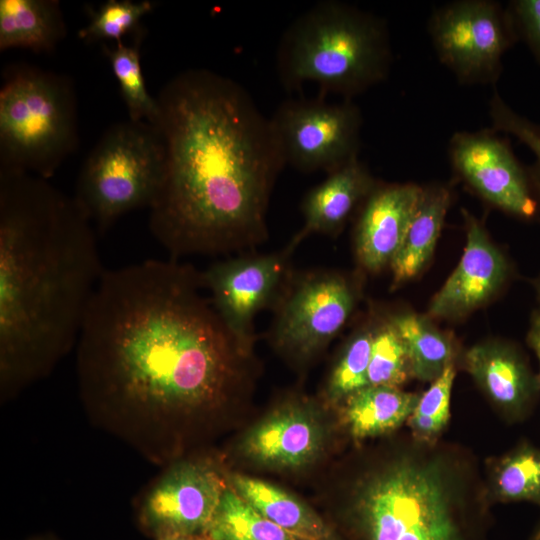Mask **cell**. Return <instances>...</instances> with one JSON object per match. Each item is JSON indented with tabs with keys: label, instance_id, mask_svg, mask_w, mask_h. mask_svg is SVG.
<instances>
[{
	"label": "cell",
	"instance_id": "6da1fadb",
	"mask_svg": "<svg viewBox=\"0 0 540 540\" xmlns=\"http://www.w3.org/2000/svg\"><path fill=\"white\" fill-rule=\"evenodd\" d=\"M205 292L201 271L171 258L106 269L75 347L90 422L155 465L183 458L190 428L222 412L248 376L252 350Z\"/></svg>",
	"mask_w": 540,
	"mask_h": 540
},
{
	"label": "cell",
	"instance_id": "7a4b0ae2",
	"mask_svg": "<svg viewBox=\"0 0 540 540\" xmlns=\"http://www.w3.org/2000/svg\"><path fill=\"white\" fill-rule=\"evenodd\" d=\"M166 165L149 229L171 259L252 252L285 166L269 117L233 79L185 70L156 97Z\"/></svg>",
	"mask_w": 540,
	"mask_h": 540
},
{
	"label": "cell",
	"instance_id": "3957f363",
	"mask_svg": "<svg viewBox=\"0 0 540 540\" xmlns=\"http://www.w3.org/2000/svg\"><path fill=\"white\" fill-rule=\"evenodd\" d=\"M94 226L73 196L0 170V399L52 373L76 347L102 278Z\"/></svg>",
	"mask_w": 540,
	"mask_h": 540
},
{
	"label": "cell",
	"instance_id": "277c9868",
	"mask_svg": "<svg viewBox=\"0 0 540 540\" xmlns=\"http://www.w3.org/2000/svg\"><path fill=\"white\" fill-rule=\"evenodd\" d=\"M489 503L469 451L409 434L356 478L349 513L363 540H473Z\"/></svg>",
	"mask_w": 540,
	"mask_h": 540
},
{
	"label": "cell",
	"instance_id": "5b68a950",
	"mask_svg": "<svg viewBox=\"0 0 540 540\" xmlns=\"http://www.w3.org/2000/svg\"><path fill=\"white\" fill-rule=\"evenodd\" d=\"M393 61L386 22L338 0H322L285 29L276 69L287 89L311 82L327 94L351 100L385 81Z\"/></svg>",
	"mask_w": 540,
	"mask_h": 540
},
{
	"label": "cell",
	"instance_id": "8992f818",
	"mask_svg": "<svg viewBox=\"0 0 540 540\" xmlns=\"http://www.w3.org/2000/svg\"><path fill=\"white\" fill-rule=\"evenodd\" d=\"M78 140L72 81L30 65L7 67L0 89V170L50 180Z\"/></svg>",
	"mask_w": 540,
	"mask_h": 540
},
{
	"label": "cell",
	"instance_id": "52a82bcc",
	"mask_svg": "<svg viewBox=\"0 0 540 540\" xmlns=\"http://www.w3.org/2000/svg\"><path fill=\"white\" fill-rule=\"evenodd\" d=\"M165 165L166 147L156 126L130 119L113 124L83 162L73 198L103 234L127 213L151 207Z\"/></svg>",
	"mask_w": 540,
	"mask_h": 540
},
{
	"label": "cell",
	"instance_id": "ba28073f",
	"mask_svg": "<svg viewBox=\"0 0 540 540\" xmlns=\"http://www.w3.org/2000/svg\"><path fill=\"white\" fill-rule=\"evenodd\" d=\"M427 31L439 62L462 85L495 84L518 42L506 6L493 0L445 3L431 13Z\"/></svg>",
	"mask_w": 540,
	"mask_h": 540
},
{
	"label": "cell",
	"instance_id": "9c48e42d",
	"mask_svg": "<svg viewBox=\"0 0 540 540\" xmlns=\"http://www.w3.org/2000/svg\"><path fill=\"white\" fill-rule=\"evenodd\" d=\"M356 302L355 286L341 272L291 271L273 306L270 341L283 354L309 361L341 331Z\"/></svg>",
	"mask_w": 540,
	"mask_h": 540
},
{
	"label": "cell",
	"instance_id": "30bf717a",
	"mask_svg": "<svg viewBox=\"0 0 540 540\" xmlns=\"http://www.w3.org/2000/svg\"><path fill=\"white\" fill-rule=\"evenodd\" d=\"M285 165L327 174L359 158L363 118L351 100L288 99L269 117Z\"/></svg>",
	"mask_w": 540,
	"mask_h": 540
},
{
	"label": "cell",
	"instance_id": "8fae6325",
	"mask_svg": "<svg viewBox=\"0 0 540 540\" xmlns=\"http://www.w3.org/2000/svg\"><path fill=\"white\" fill-rule=\"evenodd\" d=\"M227 486L213 461L180 458L165 466L141 497L138 527L154 540L204 534Z\"/></svg>",
	"mask_w": 540,
	"mask_h": 540
},
{
	"label": "cell",
	"instance_id": "7c38bea8",
	"mask_svg": "<svg viewBox=\"0 0 540 540\" xmlns=\"http://www.w3.org/2000/svg\"><path fill=\"white\" fill-rule=\"evenodd\" d=\"M448 157L456 175L487 203L520 219L537 216L540 203L528 169L494 129L455 132Z\"/></svg>",
	"mask_w": 540,
	"mask_h": 540
},
{
	"label": "cell",
	"instance_id": "4fadbf2b",
	"mask_svg": "<svg viewBox=\"0 0 540 540\" xmlns=\"http://www.w3.org/2000/svg\"><path fill=\"white\" fill-rule=\"evenodd\" d=\"M286 247L274 253L239 254L211 264L201 271L203 286L216 311L247 349L255 341L254 319L273 307L291 272Z\"/></svg>",
	"mask_w": 540,
	"mask_h": 540
},
{
	"label": "cell",
	"instance_id": "5bb4252c",
	"mask_svg": "<svg viewBox=\"0 0 540 540\" xmlns=\"http://www.w3.org/2000/svg\"><path fill=\"white\" fill-rule=\"evenodd\" d=\"M319 413L310 403L288 401L252 426L241 438L238 450L262 467H305L321 455L328 436Z\"/></svg>",
	"mask_w": 540,
	"mask_h": 540
},
{
	"label": "cell",
	"instance_id": "9a60e30c",
	"mask_svg": "<svg viewBox=\"0 0 540 540\" xmlns=\"http://www.w3.org/2000/svg\"><path fill=\"white\" fill-rule=\"evenodd\" d=\"M466 221V246L461 260L432 299L429 314L455 318L489 300L503 285L508 264L479 222L462 210Z\"/></svg>",
	"mask_w": 540,
	"mask_h": 540
},
{
	"label": "cell",
	"instance_id": "2e32d148",
	"mask_svg": "<svg viewBox=\"0 0 540 540\" xmlns=\"http://www.w3.org/2000/svg\"><path fill=\"white\" fill-rule=\"evenodd\" d=\"M463 367L508 422L528 418L540 392L539 378L511 344L489 341L465 351Z\"/></svg>",
	"mask_w": 540,
	"mask_h": 540
},
{
	"label": "cell",
	"instance_id": "e0dca14e",
	"mask_svg": "<svg viewBox=\"0 0 540 540\" xmlns=\"http://www.w3.org/2000/svg\"><path fill=\"white\" fill-rule=\"evenodd\" d=\"M422 189L414 183L378 184L365 200L355 227V253L364 270L375 273L390 266Z\"/></svg>",
	"mask_w": 540,
	"mask_h": 540
},
{
	"label": "cell",
	"instance_id": "ac0fdd59",
	"mask_svg": "<svg viewBox=\"0 0 540 540\" xmlns=\"http://www.w3.org/2000/svg\"><path fill=\"white\" fill-rule=\"evenodd\" d=\"M367 166L359 158L327 174L326 179L305 195L301 211L304 223L286 248H295L311 234L338 233L353 211L364 203L377 186Z\"/></svg>",
	"mask_w": 540,
	"mask_h": 540
},
{
	"label": "cell",
	"instance_id": "d6986e66",
	"mask_svg": "<svg viewBox=\"0 0 540 540\" xmlns=\"http://www.w3.org/2000/svg\"><path fill=\"white\" fill-rule=\"evenodd\" d=\"M230 487L256 511L299 540H341L306 503L272 483L243 474L228 476Z\"/></svg>",
	"mask_w": 540,
	"mask_h": 540
},
{
	"label": "cell",
	"instance_id": "ffe728a7",
	"mask_svg": "<svg viewBox=\"0 0 540 540\" xmlns=\"http://www.w3.org/2000/svg\"><path fill=\"white\" fill-rule=\"evenodd\" d=\"M450 203L451 193L447 186L438 184L423 187L402 242L390 263L393 286L415 277L428 262Z\"/></svg>",
	"mask_w": 540,
	"mask_h": 540
},
{
	"label": "cell",
	"instance_id": "44dd1931",
	"mask_svg": "<svg viewBox=\"0 0 540 540\" xmlns=\"http://www.w3.org/2000/svg\"><path fill=\"white\" fill-rule=\"evenodd\" d=\"M57 0H1L0 50L23 48L51 53L66 36Z\"/></svg>",
	"mask_w": 540,
	"mask_h": 540
},
{
	"label": "cell",
	"instance_id": "7402d4cb",
	"mask_svg": "<svg viewBox=\"0 0 540 540\" xmlns=\"http://www.w3.org/2000/svg\"><path fill=\"white\" fill-rule=\"evenodd\" d=\"M419 398L398 387L368 385L342 402L343 419L357 441L386 435L407 422Z\"/></svg>",
	"mask_w": 540,
	"mask_h": 540
},
{
	"label": "cell",
	"instance_id": "603a6c76",
	"mask_svg": "<svg viewBox=\"0 0 540 540\" xmlns=\"http://www.w3.org/2000/svg\"><path fill=\"white\" fill-rule=\"evenodd\" d=\"M484 485L490 503L531 502L540 506V448L523 440L492 458Z\"/></svg>",
	"mask_w": 540,
	"mask_h": 540
},
{
	"label": "cell",
	"instance_id": "cb8c5ba5",
	"mask_svg": "<svg viewBox=\"0 0 540 540\" xmlns=\"http://www.w3.org/2000/svg\"><path fill=\"white\" fill-rule=\"evenodd\" d=\"M389 321L404 344L412 377L432 383L454 363L452 341L427 318L405 313Z\"/></svg>",
	"mask_w": 540,
	"mask_h": 540
},
{
	"label": "cell",
	"instance_id": "d4e9b609",
	"mask_svg": "<svg viewBox=\"0 0 540 540\" xmlns=\"http://www.w3.org/2000/svg\"><path fill=\"white\" fill-rule=\"evenodd\" d=\"M204 535L211 540H299L256 511L230 485Z\"/></svg>",
	"mask_w": 540,
	"mask_h": 540
},
{
	"label": "cell",
	"instance_id": "484cf974",
	"mask_svg": "<svg viewBox=\"0 0 540 540\" xmlns=\"http://www.w3.org/2000/svg\"><path fill=\"white\" fill-rule=\"evenodd\" d=\"M141 39L133 45L116 44L115 47L103 46L112 72L118 81L129 119L146 121L155 125L160 110L157 99L152 97L145 85L140 56Z\"/></svg>",
	"mask_w": 540,
	"mask_h": 540
},
{
	"label": "cell",
	"instance_id": "4316f807",
	"mask_svg": "<svg viewBox=\"0 0 540 540\" xmlns=\"http://www.w3.org/2000/svg\"><path fill=\"white\" fill-rule=\"evenodd\" d=\"M152 9L153 3L149 0H109L98 10L89 7V22L80 29L78 36L85 42L113 40L121 44L127 35L141 33L140 22Z\"/></svg>",
	"mask_w": 540,
	"mask_h": 540
},
{
	"label": "cell",
	"instance_id": "83f0119b",
	"mask_svg": "<svg viewBox=\"0 0 540 540\" xmlns=\"http://www.w3.org/2000/svg\"><path fill=\"white\" fill-rule=\"evenodd\" d=\"M374 329L366 327L355 332L346 342L327 381V398L343 402L352 393L368 386Z\"/></svg>",
	"mask_w": 540,
	"mask_h": 540
},
{
	"label": "cell",
	"instance_id": "f1b7e54d",
	"mask_svg": "<svg viewBox=\"0 0 540 540\" xmlns=\"http://www.w3.org/2000/svg\"><path fill=\"white\" fill-rule=\"evenodd\" d=\"M455 375V364L451 363L420 395L413 413L406 422L414 438L428 443L439 441L450 419L451 392Z\"/></svg>",
	"mask_w": 540,
	"mask_h": 540
},
{
	"label": "cell",
	"instance_id": "f546056e",
	"mask_svg": "<svg viewBox=\"0 0 540 540\" xmlns=\"http://www.w3.org/2000/svg\"><path fill=\"white\" fill-rule=\"evenodd\" d=\"M411 376L404 344L390 321L374 329L368 385L398 387Z\"/></svg>",
	"mask_w": 540,
	"mask_h": 540
},
{
	"label": "cell",
	"instance_id": "4dcf8cb0",
	"mask_svg": "<svg viewBox=\"0 0 540 540\" xmlns=\"http://www.w3.org/2000/svg\"><path fill=\"white\" fill-rule=\"evenodd\" d=\"M492 129L512 135L533 154L534 161L527 167L538 199H540V122L516 112L494 89L488 104Z\"/></svg>",
	"mask_w": 540,
	"mask_h": 540
},
{
	"label": "cell",
	"instance_id": "1f68e13d",
	"mask_svg": "<svg viewBox=\"0 0 540 540\" xmlns=\"http://www.w3.org/2000/svg\"><path fill=\"white\" fill-rule=\"evenodd\" d=\"M506 9L518 41L526 44L540 65V0H512Z\"/></svg>",
	"mask_w": 540,
	"mask_h": 540
},
{
	"label": "cell",
	"instance_id": "d6a6232c",
	"mask_svg": "<svg viewBox=\"0 0 540 540\" xmlns=\"http://www.w3.org/2000/svg\"><path fill=\"white\" fill-rule=\"evenodd\" d=\"M527 343L534 351L539 362V385H540V310L533 313L530 327L527 332Z\"/></svg>",
	"mask_w": 540,
	"mask_h": 540
},
{
	"label": "cell",
	"instance_id": "836d02e7",
	"mask_svg": "<svg viewBox=\"0 0 540 540\" xmlns=\"http://www.w3.org/2000/svg\"><path fill=\"white\" fill-rule=\"evenodd\" d=\"M161 540H211L204 534L199 535H189V536H180V537H172V538H166Z\"/></svg>",
	"mask_w": 540,
	"mask_h": 540
},
{
	"label": "cell",
	"instance_id": "e575fe53",
	"mask_svg": "<svg viewBox=\"0 0 540 540\" xmlns=\"http://www.w3.org/2000/svg\"><path fill=\"white\" fill-rule=\"evenodd\" d=\"M528 540H540V519Z\"/></svg>",
	"mask_w": 540,
	"mask_h": 540
},
{
	"label": "cell",
	"instance_id": "d590c367",
	"mask_svg": "<svg viewBox=\"0 0 540 540\" xmlns=\"http://www.w3.org/2000/svg\"><path fill=\"white\" fill-rule=\"evenodd\" d=\"M28 540H57V539L51 535H40V536H34L32 538H29Z\"/></svg>",
	"mask_w": 540,
	"mask_h": 540
},
{
	"label": "cell",
	"instance_id": "8d00e7d4",
	"mask_svg": "<svg viewBox=\"0 0 540 540\" xmlns=\"http://www.w3.org/2000/svg\"><path fill=\"white\" fill-rule=\"evenodd\" d=\"M537 290H538V295L540 299V280L538 281V284H537Z\"/></svg>",
	"mask_w": 540,
	"mask_h": 540
}]
</instances>
